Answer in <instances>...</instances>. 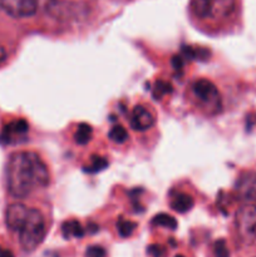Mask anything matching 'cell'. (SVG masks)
<instances>
[{
    "label": "cell",
    "mask_w": 256,
    "mask_h": 257,
    "mask_svg": "<svg viewBox=\"0 0 256 257\" xmlns=\"http://www.w3.org/2000/svg\"><path fill=\"white\" fill-rule=\"evenodd\" d=\"M236 7L235 0H191V13L201 20H222L230 17Z\"/></svg>",
    "instance_id": "3"
},
{
    "label": "cell",
    "mask_w": 256,
    "mask_h": 257,
    "mask_svg": "<svg viewBox=\"0 0 256 257\" xmlns=\"http://www.w3.org/2000/svg\"><path fill=\"white\" fill-rule=\"evenodd\" d=\"M7 187L15 198H25L38 188L49 186L50 175L42 158L32 151L13 153L7 163Z\"/></svg>",
    "instance_id": "1"
},
{
    "label": "cell",
    "mask_w": 256,
    "mask_h": 257,
    "mask_svg": "<svg viewBox=\"0 0 256 257\" xmlns=\"http://www.w3.org/2000/svg\"><path fill=\"white\" fill-rule=\"evenodd\" d=\"M131 128L138 132H145L155 125L156 118L153 113L145 105H136L131 113Z\"/></svg>",
    "instance_id": "7"
},
{
    "label": "cell",
    "mask_w": 256,
    "mask_h": 257,
    "mask_svg": "<svg viewBox=\"0 0 256 257\" xmlns=\"http://www.w3.org/2000/svg\"><path fill=\"white\" fill-rule=\"evenodd\" d=\"M213 253H215V257H230V251L225 240L221 238L213 243Z\"/></svg>",
    "instance_id": "20"
},
{
    "label": "cell",
    "mask_w": 256,
    "mask_h": 257,
    "mask_svg": "<svg viewBox=\"0 0 256 257\" xmlns=\"http://www.w3.org/2000/svg\"><path fill=\"white\" fill-rule=\"evenodd\" d=\"M108 167V161L104 157L99 156H92L90 157V165L88 167H84V171L88 173H97L103 171Z\"/></svg>",
    "instance_id": "17"
},
{
    "label": "cell",
    "mask_w": 256,
    "mask_h": 257,
    "mask_svg": "<svg viewBox=\"0 0 256 257\" xmlns=\"http://www.w3.org/2000/svg\"><path fill=\"white\" fill-rule=\"evenodd\" d=\"M171 92H172V85H171L170 82H166V80H157L155 87H153V97L157 100Z\"/></svg>",
    "instance_id": "19"
},
{
    "label": "cell",
    "mask_w": 256,
    "mask_h": 257,
    "mask_svg": "<svg viewBox=\"0 0 256 257\" xmlns=\"http://www.w3.org/2000/svg\"><path fill=\"white\" fill-rule=\"evenodd\" d=\"M39 0H2L0 7L9 17L15 19L30 18L37 13Z\"/></svg>",
    "instance_id": "6"
},
{
    "label": "cell",
    "mask_w": 256,
    "mask_h": 257,
    "mask_svg": "<svg viewBox=\"0 0 256 257\" xmlns=\"http://www.w3.org/2000/svg\"><path fill=\"white\" fill-rule=\"evenodd\" d=\"M93 136V130L88 123H80L78 124L77 131L74 133V140L77 145L85 146L90 142Z\"/></svg>",
    "instance_id": "13"
},
{
    "label": "cell",
    "mask_w": 256,
    "mask_h": 257,
    "mask_svg": "<svg viewBox=\"0 0 256 257\" xmlns=\"http://www.w3.org/2000/svg\"><path fill=\"white\" fill-rule=\"evenodd\" d=\"M0 2H2V0H0Z\"/></svg>",
    "instance_id": "27"
},
{
    "label": "cell",
    "mask_w": 256,
    "mask_h": 257,
    "mask_svg": "<svg viewBox=\"0 0 256 257\" xmlns=\"http://www.w3.org/2000/svg\"><path fill=\"white\" fill-rule=\"evenodd\" d=\"M0 257H14V253L9 248L0 247Z\"/></svg>",
    "instance_id": "24"
},
{
    "label": "cell",
    "mask_w": 256,
    "mask_h": 257,
    "mask_svg": "<svg viewBox=\"0 0 256 257\" xmlns=\"http://www.w3.org/2000/svg\"><path fill=\"white\" fill-rule=\"evenodd\" d=\"M172 65L176 70H181L183 68V58L181 55H173Z\"/></svg>",
    "instance_id": "23"
},
{
    "label": "cell",
    "mask_w": 256,
    "mask_h": 257,
    "mask_svg": "<svg viewBox=\"0 0 256 257\" xmlns=\"http://www.w3.org/2000/svg\"><path fill=\"white\" fill-rule=\"evenodd\" d=\"M108 138H109L112 142L122 145V143L127 142L128 132L124 130V127H122V125H114V127L109 131V133H108Z\"/></svg>",
    "instance_id": "18"
},
{
    "label": "cell",
    "mask_w": 256,
    "mask_h": 257,
    "mask_svg": "<svg viewBox=\"0 0 256 257\" xmlns=\"http://www.w3.org/2000/svg\"><path fill=\"white\" fill-rule=\"evenodd\" d=\"M136 228H137V223L130 220H123V218H120L117 223V231L120 237L123 238L132 236Z\"/></svg>",
    "instance_id": "16"
},
{
    "label": "cell",
    "mask_w": 256,
    "mask_h": 257,
    "mask_svg": "<svg viewBox=\"0 0 256 257\" xmlns=\"http://www.w3.org/2000/svg\"><path fill=\"white\" fill-rule=\"evenodd\" d=\"M147 253L151 257H165L166 253H167V250L162 245L153 243V245H150L147 247Z\"/></svg>",
    "instance_id": "21"
},
{
    "label": "cell",
    "mask_w": 256,
    "mask_h": 257,
    "mask_svg": "<svg viewBox=\"0 0 256 257\" xmlns=\"http://www.w3.org/2000/svg\"><path fill=\"white\" fill-rule=\"evenodd\" d=\"M193 97L197 99L201 107L207 110L208 114H217L222 108V100H221L220 92L217 87L211 80L197 79L191 85Z\"/></svg>",
    "instance_id": "4"
},
{
    "label": "cell",
    "mask_w": 256,
    "mask_h": 257,
    "mask_svg": "<svg viewBox=\"0 0 256 257\" xmlns=\"http://www.w3.org/2000/svg\"><path fill=\"white\" fill-rule=\"evenodd\" d=\"M182 53L185 55V58L188 59H201L206 60L207 58H210V50H207L206 48H197V47H183Z\"/></svg>",
    "instance_id": "14"
},
{
    "label": "cell",
    "mask_w": 256,
    "mask_h": 257,
    "mask_svg": "<svg viewBox=\"0 0 256 257\" xmlns=\"http://www.w3.org/2000/svg\"><path fill=\"white\" fill-rule=\"evenodd\" d=\"M176 257H185V256H182V255H177Z\"/></svg>",
    "instance_id": "26"
},
{
    "label": "cell",
    "mask_w": 256,
    "mask_h": 257,
    "mask_svg": "<svg viewBox=\"0 0 256 257\" xmlns=\"http://www.w3.org/2000/svg\"><path fill=\"white\" fill-rule=\"evenodd\" d=\"M18 233L19 243L25 252H33L37 250L47 235V226L43 213L37 208H29L27 218Z\"/></svg>",
    "instance_id": "2"
},
{
    "label": "cell",
    "mask_w": 256,
    "mask_h": 257,
    "mask_svg": "<svg viewBox=\"0 0 256 257\" xmlns=\"http://www.w3.org/2000/svg\"><path fill=\"white\" fill-rule=\"evenodd\" d=\"M7 60V52H5L4 48L0 45V67H2L3 64H4V62Z\"/></svg>",
    "instance_id": "25"
},
{
    "label": "cell",
    "mask_w": 256,
    "mask_h": 257,
    "mask_svg": "<svg viewBox=\"0 0 256 257\" xmlns=\"http://www.w3.org/2000/svg\"><path fill=\"white\" fill-rule=\"evenodd\" d=\"M84 228L82 227L80 222L77 220H68L62 225L63 237L70 240V238H80L84 236Z\"/></svg>",
    "instance_id": "12"
},
{
    "label": "cell",
    "mask_w": 256,
    "mask_h": 257,
    "mask_svg": "<svg viewBox=\"0 0 256 257\" xmlns=\"http://www.w3.org/2000/svg\"><path fill=\"white\" fill-rule=\"evenodd\" d=\"M195 201L187 193H177L171 201V208L178 213H186L192 210Z\"/></svg>",
    "instance_id": "11"
},
{
    "label": "cell",
    "mask_w": 256,
    "mask_h": 257,
    "mask_svg": "<svg viewBox=\"0 0 256 257\" xmlns=\"http://www.w3.org/2000/svg\"><path fill=\"white\" fill-rule=\"evenodd\" d=\"M235 227L245 242L256 240V205H245L236 211Z\"/></svg>",
    "instance_id": "5"
},
{
    "label": "cell",
    "mask_w": 256,
    "mask_h": 257,
    "mask_svg": "<svg viewBox=\"0 0 256 257\" xmlns=\"http://www.w3.org/2000/svg\"><path fill=\"white\" fill-rule=\"evenodd\" d=\"M105 255H107V252L102 246L92 245L85 250V257H105Z\"/></svg>",
    "instance_id": "22"
},
{
    "label": "cell",
    "mask_w": 256,
    "mask_h": 257,
    "mask_svg": "<svg viewBox=\"0 0 256 257\" xmlns=\"http://www.w3.org/2000/svg\"><path fill=\"white\" fill-rule=\"evenodd\" d=\"M235 190L241 200L256 203V172L242 173L236 182Z\"/></svg>",
    "instance_id": "9"
},
{
    "label": "cell",
    "mask_w": 256,
    "mask_h": 257,
    "mask_svg": "<svg viewBox=\"0 0 256 257\" xmlns=\"http://www.w3.org/2000/svg\"><path fill=\"white\" fill-rule=\"evenodd\" d=\"M29 130V124L25 119H15L4 125L0 133V142L4 145L17 143L18 140L24 137Z\"/></svg>",
    "instance_id": "8"
},
{
    "label": "cell",
    "mask_w": 256,
    "mask_h": 257,
    "mask_svg": "<svg viewBox=\"0 0 256 257\" xmlns=\"http://www.w3.org/2000/svg\"><path fill=\"white\" fill-rule=\"evenodd\" d=\"M152 225L166 227L168 228V230H176L178 223L172 216L167 215V213H158V215H156L155 217L152 218Z\"/></svg>",
    "instance_id": "15"
},
{
    "label": "cell",
    "mask_w": 256,
    "mask_h": 257,
    "mask_svg": "<svg viewBox=\"0 0 256 257\" xmlns=\"http://www.w3.org/2000/svg\"><path fill=\"white\" fill-rule=\"evenodd\" d=\"M29 208L23 203H12L5 211V223L13 232H18L27 218Z\"/></svg>",
    "instance_id": "10"
}]
</instances>
